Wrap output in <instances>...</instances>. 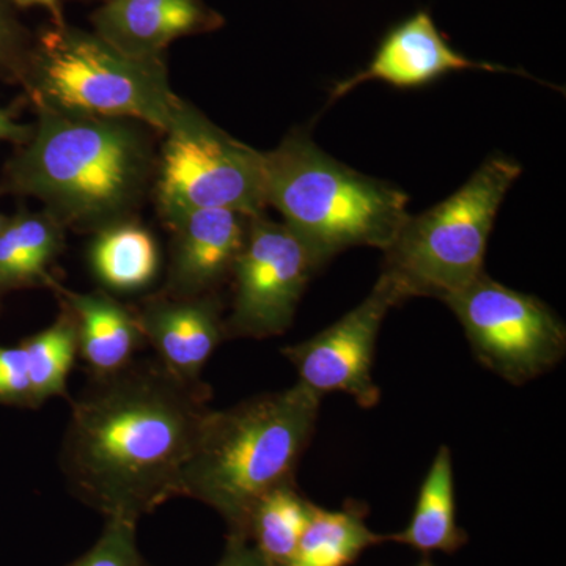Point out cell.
Masks as SVG:
<instances>
[{
	"label": "cell",
	"mask_w": 566,
	"mask_h": 566,
	"mask_svg": "<svg viewBox=\"0 0 566 566\" xmlns=\"http://www.w3.org/2000/svg\"><path fill=\"white\" fill-rule=\"evenodd\" d=\"M210 398L203 381H185L158 359L92 378L71 405L62 442L71 493L106 520L136 524L180 497Z\"/></svg>",
	"instance_id": "obj_1"
},
{
	"label": "cell",
	"mask_w": 566,
	"mask_h": 566,
	"mask_svg": "<svg viewBox=\"0 0 566 566\" xmlns=\"http://www.w3.org/2000/svg\"><path fill=\"white\" fill-rule=\"evenodd\" d=\"M148 126L123 118L36 112L7 163L0 196L35 197L55 221L96 233L134 218L155 180Z\"/></svg>",
	"instance_id": "obj_2"
},
{
	"label": "cell",
	"mask_w": 566,
	"mask_h": 566,
	"mask_svg": "<svg viewBox=\"0 0 566 566\" xmlns=\"http://www.w3.org/2000/svg\"><path fill=\"white\" fill-rule=\"evenodd\" d=\"M322 398L296 382L222 411L210 409L182 469L181 495L218 512L229 528L227 535L243 536L256 502L294 482Z\"/></svg>",
	"instance_id": "obj_3"
},
{
	"label": "cell",
	"mask_w": 566,
	"mask_h": 566,
	"mask_svg": "<svg viewBox=\"0 0 566 566\" xmlns=\"http://www.w3.org/2000/svg\"><path fill=\"white\" fill-rule=\"evenodd\" d=\"M263 158L268 207L322 264L352 248L385 252L408 219L405 192L337 161L308 134H290Z\"/></svg>",
	"instance_id": "obj_4"
},
{
	"label": "cell",
	"mask_w": 566,
	"mask_h": 566,
	"mask_svg": "<svg viewBox=\"0 0 566 566\" xmlns=\"http://www.w3.org/2000/svg\"><path fill=\"white\" fill-rule=\"evenodd\" d=\"M20 85L36 112L123 118L161 134L185 104L164 59L133 57L66 22L32 40Z\"/></svg>",
	"instance_id": "obj_5"
},
{
	"label": "cell",
	"mask_w": 566,
	"mask_h": 566,
	"mask_svg": "<svg viewBox=\"0 0 566 566\" xmlns=\"http://www.w3.org/2000/svg\"><path fill=\"white\" fill-rule=\"evenodd\" d=\"M523 167L506 156L486 159L449 199L408 216L385 251L382 273L406 300H446L485 273L488 240L499 208Z\"/></svg>",
	"instance_id": "obj_6"
},
{
	"label": "cell",
	"mask_w": 566,
	"mask_h": 566,
	"mask_svg": "<svg viewBox=\"0 0 566 566\" xmlns=\"http://www.w3.org/2000/svg\"><path fill=\"white\" fill-rule=\"evenodd\" d=\"M163 136L153 180L159 214L207 208L245 216L266 211L263 151L222 132L186 102Z\"/></svg>",
	"instance_id": "obj_7"
},
{
	"label": "cell",
	"mask_w": 566,
	"mask_h": 566,
	"mask_svg": "<svg viewBox=\"0 0 566 566\" xmlns=\"http://www.w3.org/2000/svg\"><path fill=\"white\" fill-rule=\"evenodd\" d=\"M442 303L457 315L479 363L512 385H526L564 359L562 319L538 297L486 273Z\"/></svg>",
	"instance_id": "obj_8"
},
{
	"label": "cell",
	"mask_w": 566,
	"mask_h": 566,
	"mask_svg": "<svg viewBox=\"0 0 566 566\" xmlns=\"http://www.w3.org/2000/svg\"><path fill=\"white\" fill-rule=\"evenodd\" d=\"M322 266L285 223L264 212L252 216L233 264L234 297L226 318L227 338L263 340L286 333L305 286Z\"/></svg>",
	"instance_id": "obj_9"
},
{
	"label": "cell",
	"mask_w": 566,
	"mask_h": 566,
	"mask_svg": "<svg viewBox=\"0 0 566 566\" xmlns=\"http://www.w3.org/2000/svg\"><path fill=\"white\" fill-rule=\"evenodd\" d=\"M406 296L386 273L379 275L367 297L329 327L282 349L293 364L301 385L324 397L346 394L360 408L378 405L381 390L375 385L376 342L387 314Z\"/></svg>",
	"instance_id": "obj_10"
},
{
	"label": "cell",
	"mask_w": 566,
	"mask_h": 566,
	"mask_svg": "<svg viewBox=\"0 0 566 566\" xmlns=\"http://www.w3.org/2000/svg\"><path fill=\"white\" fill-rule=\"evenodd\" d=\"M161 218L172 234L164 292L177 296L218 293L232 275L252 216L207 208L167 212Z\"/></svg>",
	"instance_id": "obj_11"
},
{
	"label": "cell",
	"mask_w": 566,
	"mask_h": 566,
	"mask_svg": "<svg viewBox=\"0 0 566 566\" xmlns=\"http://www.w3.org/2000/svg\"><path fill=\"white\" fill-rule=\"evenodd\" d=\"M134 311L156 359L185 381H202L205 365L227 338L218 293L177 296L163 290Z\"/></svg>",
	"instance_id": "obj_12"
},
{
	"label": "cell",
	"mask_w": 566,
	"mask_h": 566,
	"mask_svg": "<svg viewBox=\"0 0 566 566\" xmlns=\"http://www.w3.org/2000/svg\"><path fill=\"white\" fill-rule=\"evenodd\" d=\"M92 24L96 35L125 54L164 59L175 40L216 31L223 20L203 0H104Z\"/></svg>",
	"instance_id": "obj_13"
},
{
	"label": "cell",
	"mask_w": 566,
	"mask_h": 566,
	"mask_svg": "<svg viewBox=\"0 0 566 566\" xmlns=\"http://www.w3.org/2000/svg\"><path fill=\"white\" fill-rule=\"evenodd\" d=\"M461 70L491 73L513 71L464 57L447 43L430 14L419 11L387 35L367 69L335 85L331 102L342 98L368 81H382L398 88H415Z\"/></svg>",
	"instance_id": "obj_14"
},
{
	"label": "cell",
	"mask_w": 566,
	"mask_h": 566,
	"mask_svg": "<svg viewBox=\"0 0 566 566\" xmlns=\"http://www.w3.org/2000/svg\"><path fill=\"white\" fill-rule=\"evenodd\" d=\"M52 292L73 314L80 356L92 378L117 374L134 363L145 344L136 311L109 292L77 293L55 282Z\"/></svg>",
	"instance_id": "obj_15"
},
{
	"label": "cell",
	"mask_w": 566,
	"mask_h": 566,
	"mask_svg": "<svg viewBox=\"0 0 566 566\" xmlns=\"http://www.w3.org/2000/svg\"><path fill=\"white\" fill-rule=\"evenodd\" d=\"M65 230L44 210L10 216L0 232V296L54 286L51 270L65 244Z\"/></svg>",
	"instance_id": "obj_16"
},
{
	"label": "cell",
	"mask_w": 566,
	"mask_h": 566,
	"mask_svg": "<svg viewBox=\"0 0 566 566\" xmlns=\"http://www.w3.org/2000/svg\"><path fill=\"white\" fill-rule=\"evenodd\" d=\"M387 535L389 542L412 547L424 556L455 554L468 543V534L457 521L455 480L449 447H439L420 486L408 526Z\"/></svg>",
	"instance_id": "obj_17"
},
{
	"label": "cell",
	"mask_w": 566,
	"mask_h": 566,
	"mask_svg": "<svg viewBox=\"0 0 566 566\" xmlns=\"http://www.w3.org/2000/svg\"><path fill=\"white\" fill-rule=\"evenodd\" d=\"M91 266L109 292L132 293L147 289L159 271L158 243L136 218L112 223L93 233Z\"/></svg>",
	"instance_id": "obj_18"
},
{
	"label": "cell",
	"mask_w": 566,
	"mask_h": 566,
	"mask_svg": "<svg viewBox=\"0 0 566 566\" xmlns=\"http://www.w3.org/2000/svg\"><path fill=\"white\" fill-rule=\"evenodd\" d=\"M363 505L327 510L315 505L301 536L296 553L285 566H352L365 551L389 542V535L376 534L365 523Z\"/></svg>",
	"instance_id": "obj_19"
},
{
	"label": "cell",
	"mask_w": 566,
	"mask_h": 566,
	"mask_svg": "<svg viewBox=\"0 0 566 566\" xmlns=\"http://www.w3.org/2000/svg\"><path fill=\"white\" fill-rule=\"evenodd\" d=\"M315 504L297 490L296 482L263 495L249 513L243 536L273 566H285L300 545Z\"/></svg>",
	"instance_id": "obj_20"
},
{
	"label": "cell",
	"mask_w": 566,
	"mask_h": 566,
	"mask_svg": "<svg viewBox=\"0 0 566 566\" xmlns=\"http://www.w3.org/2000/svg\"><path fill=\"white\" fill-rule=\"evenodd\" d=\"M28 360L36 408L50 398L66 397V382L80 345L74 316L61 304V314L46 329L24 338L20 344Z\"/></svg>",
	"instance_id": "obj_21"
},
{
	"label": "cell",
	"mask_w": 566,
	"mask_h": 566,
	"mask_svg": "<svg viewBox=\"0 0 566 566\" xmlns=\"http://www.w3.org/2000/svg\"><path fill=\"white\" fill-rule=\"evenodd\" d=\"M136 523L106 520L95 545L66 566H150L137 546Z\"/></svg>",
	"instance_id": "obj_22"
},
{
	"label": "cell",
	"mask_w": 566,
	"mask_h": 566,
	"mask_svg": "<svg viewBox=\"0 0 566 566\" xmlns=\"http://www.w3.org/2000/svg\"><path fill=\"white\" fill-rule=\"evenodd\" d=\"M10 6L9 0H0V77L20 84L32 40Z\"/></svg>",
	"instance_id": "obj_23"
},
{
	"label": "cell",
	"mask_w": 566,
	"mask_h": 566,
	"mask_svg": "<svg viewBox=\"0 0 566 566\" xmlns=\"http://www.w3.org/2000/svg\"><path fill=\"white\" fill-rule=\"evenodd\" d=\"M0 405L36 408L28 360L20 345L0 346Z\"/></svg>",
	"instance_id": "obj_24"
},
{
	"label": "cell",
	"mask_w": 566,
	"mask_h": 566,
	"mask_svg": "<svg viewBox=\"0 0 566 566\" xmlns=\"http://www.w3.org/2000/svg\"><path fill=\"white\" fill-rule=\"evenodd\" d=\"M216 566H273L244 536L227 535L221 560Z\"/></svg>",
	"instance_id": "obj_25"
},
{
	"label": "cell",
	"mask_w": 566,
	"mask_h": 566,
	"mask_svg": "<svg viewBox=\"0 0 566 566\" xmlns=\"http://www.w3.org/2000/svg\"><path fill=\"white\" fill-rule=\"evenodd\" d=\"M31 134L32 125H22L14 120L9 111L0 109V142H10L20 147L29 140Z\"/></svg>",
	"instance_id": "obj_26"
},
{
	"label": "cell",
	"mask_w": 566,
	"mask_h": 566,
	"mask_svg": "<svg viewBox=\"0 0 566 566\" xmlns=\"http://www.w3.org/2000/svg\"><path fill=\"white\" fill-rule=\"evenodd\" d=\"M9 2L13 3V6L24 7V9H29V7H41V9L50 13L52 24H65L61 0H9Z\"/></svg>",
	"instance_id": "obj_27"
},
{
	"label": "cell",
	"mask_w": 566,
	"mask_h": 566,
	"mask_svg": "<svg viewBox=\"0 0 566 566\" xmlns=\"http://www.w3.org/2000/svg\"><path fill=\"white\" fill-rule=\"evenodd\" d=\"M416 566H434V564L430 560V557L423 556Z\"/></svg>",
	"instance_id": "obj_28"
},
{
	"label": "cell",
	"mask_w": 566,
	"mask_h": 566,
	"mask_svg": "<svg viewBox=\"0 0 566 566\" xmlns=\"http://www.w3.org/2000/svg\"><path fill=\"white\" fill-rule=\"evenodd\" d=\"M10 216L0 214V232H2L3 227L7 226V222H9Z\"/></svg>",
	"instance_id": "obj_29"
}]
</instances>
